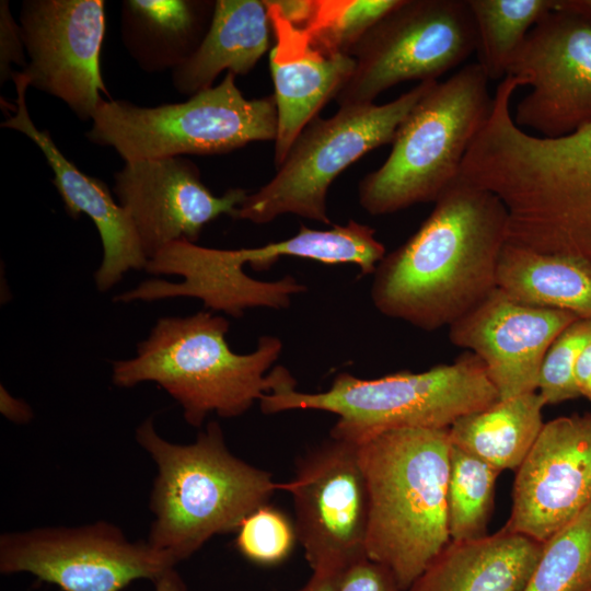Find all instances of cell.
<instances>
[{
    "instance_id": "cell-23",
    "label": "cell",
    "mask_w": 591,
    "mask_h": 591,
    "mask_svg": "<svg viewBox=\"0 0 591 591\" xmlns=\"http://www.w3.org/2000/svg\"><path fill=\"white\" fill-rule=\"evenodd\" d=\"M215 2L196 0H124L123 44L147 72L175 70L205 37Z\"/></svg>"
},
{
    "instance_id": "cell-37",
    "label": "cell",
    "mask_w": 591,
    "mask_h": 591,
    "mask_svg": "<svg viewBox=\"0 0 591 591\" xmlns=\"http://www.w3.org/2000/svg\"><path fill=\"white\" fill-rule=\"evenodd\" d=\"M341 572L334 570L313 571L305 586L297 591H339Z\"/></svg>"
},
{
    "instance_id": "cell-9",
    "label": "cell",
    "mask_w": 591,
    "mask_h": 591,
    "mask_svg": "<svg viewBox=\"0 0 591 591\" xmlns=\"http://www.w3.org/2000/svg\"><path fill=\"white\" fill-rule=\"evenodd\" d=\"M434 82H420L382 105L343 106L332 117H315L276 175L248 194L233 218L265 224L292 213L329 224L326 197L334 179L371 150L392 143L399 125Z\"/></svg>"
},
{
    "instance_id": "cell-32",
    "label": "cell",
    "mask_w": 591,
    "mask_h": 591,
    "mask_svg": "<svg viewBox=\"0 0 591 591\" xmlns=\"http://www.w3.org/2000/svg\"><path fill=\"white\" fill-rule=\"evenodd\" d=\"M12 66L23 70L27 66V56L22 37L20 23L10 11L9 1H0V83L13 79L18 71Z\"/></svg>"
},
{
    "instance_id": "cell-13",
    "label": "cell",
    "mask_w": 591,
    "mask_h": 591,
    "mask_svg": "<svg viewBox=\"0 0 591 591\" xmlns=\"http://www.w3.org/2000/svg\"><path fill=\"white\" fill-rule=\"evenodd\" d=\"M312 571H344L366 558L369 499L358 443L329 437L301 455L283 484Z\"/></svg>"
},
{
    "instance_id": "cell-15",
    "label": "cell",
    "mask_w": 591,
    "mask_h": 591,
    "mask_svg": "<svg viewBox=\"0 0 591 591\" xmlns=\"http://www.w3.org/2000/svg\"><path fill=\"white\" fill-rule=\"evenodd\" d=\"M19 23L33 86L61 100L81 120L112 99L101 71L105 34L103 0H24Z\"/></svg>"
},
{
    "instance_id": "cell-21",
    "label": "cell",
    "mask_w": 591,
    "mask_h": 591,
    "mask_svg": "<svg viewBox=\"0 0 591 591\" xmlns=\"http://www.w3.org/2000/svg\"><path fill=\"white\" fill-rule=\"evenodd\" d=\"M543 546L505 528L450 541L406 591H524Z\"/></svg>"
},
{
    "instance_id": "cell-16",
    "label": "cell",
    "mask_w": 591,
    "mask_h": 591,
    "mask_svg": "<svg viewBox=\"0 0 591 591\" xmlns=\"http://www.w3.org/2000/svg\"><path fill=\"white\" fill-rule=\"evenodd\" d=\"M591 506V413L544 424L517 470L505 529L546 543Z\"/></svg>"
},
{
    "instance_id": "cell-28",
    "label": "cell",
    "mask_w": 591,
    "mask_h": 591,
    "mask_svg": "<svg viewBox=\"0 0 591 591\" xmlns=\"http://www.w3.org/2000/svg\"><path fill=\"white\" fill-rule=\"evenodd\" d=\"M524 591H591V506L544 543Z\"/></svg>"
},
{
    "instance_id": "cell-1",
    "label": "cell",
    "mask_w": 591,
    "mask_h": 591,
    "mask_svg": "<svg viewBox=\"0 0 591 591\" xmlns=\"http://www.w3.org/2000/svg\"><path fill=\"white\" fill-rule=\"evenodd\" d=\"M521 86L513 76L500 81L460 177L502 202L507 243L591 264V124L555 139L524 131L510 109Z\"/></svg>"
},
{
    "instance_id": "cell-8",
    "label": "cell",
    "mask_w": 591,
    "mask_h": 591,
    "mask_svg": "<svg viewBox=\"0 0 591 591\" xmlns=\"http://www.w3.org/2000/svg\"><path fill=\"white\" fill-rule=\"evenodd\" d=\"M235 74L181 103L148 107L124 100H104L85 137L113 148L125 161L222 154L254 141L275 140L274 95L248 100Z\"/></svg>"
},
{
    "instance_id": "cell-34",
    "label": "cell",
    "mask_w": 591,
    "mask_h": 591,
    "mask_svg": "<svg viewBox=\"0 0 591 591\" xmlns=\"http://www.w3.org/2000/svg\"><path fill=\"white\" fill-rule=\"evenodd\" d=\"M270 2L288 22L300 28L305 27L314 9V1L311 0H277Z\"/></svg>"
},
{
    "instance_id": "cell-20",
    "label": "cell",
    "mask_w": 591,
    "mask_h": 591,
    "mask_svg": "<svg viewBox=\"0 0 591 591\" xmlns=\"http://www.w3.org/2000/svg\"><path fill=\"white\" fill-rule=\"evenodd\" d=\"M264 2L276 38L269 65L277 111L274 152L277 169L303 129L348 81L355 59L320 50L303 28L288 22L270 1Z\"/></svg>"
},
{
    "instance_id": "cell-19",
    "label": "cell",
    "mask_w": 591,
    "mask_h": 591,
    "mask_svg": "<svg viewBox=\"0 0 591 591\" xmlns=\"http://www.w3.org/2000/svg\"><path fill=\"white\" fill-rule=\"evenodd\" d=\"M12 80L16 90L15 113L1 123V127L24 134L42 150L67 213L72 218L85 215L94 223L103 248L94 281L99 291L106 292L128 271L144 270L147 266L148 258L135 225L107 185L79 170L58 149L50 132L34 125L25 102L27 78L16 72Z\"/></svg>"
},
{
    "instance_id": "cell-25",
    "label": "cell",
    "mask_w": 591,
    "mask_h": 591,
    "mask_svg": "<svg viewBox=\"0 0 591 591\" xmlns=\"http://www.w3.org/2000/svg\"><path fill=\"white\" fill-rule=\"evenodd\" d=\"M544 401L537 392L498 399L457 418L451 443L501 472L518 470L543 426Z\"/></svg>"
},
{
    "instance_id": "cell-11",
    "label": "cell",
    "mask_w": 591,
    "mask_h": 591,
    "mask_svg": "<svg viewBox=\"0 0 591 591\" xmlns=\"http://www.w3.org/2000/svg\"><path fill=\"white\" fill-rule=\"evenodd\" d=\"M283 256L311 259L313 244L303 232L259 247L221 250L192 243L173 242L147 263L144 270L153 276H179V282L162 278L147 279L114 298L115 302H152L173 298H196L211 312L241 317L246 309H286L293 294L305 286L292 276L263 281L244 271L248 264L255 270L269 269Z\"/></svg>"
},
{
    "instance_id": "cell-26",
    "label": "cell",
    "mask_w": 591,
    "mask_h": 591,
    "mask_svg": "<svg viewBox=\"0 0 591 591\" xmlns=\"http://www.w3.org/2000/svg\"><path fill=\"white\" fill-rule=\"evenodd\" d=\"M558 0H468L477 34V63L502 80L533 26Z\"/></svg>"
},
{
    "instance_id": "cell-36",
    "label": "cell",
    "mask_w": 591,
    "mask_h": 591,
    "mask_svg": "<svg viewBox=\"0 0 591 591\" xmlns=\"http://www.w3.org/2000/svg\"><path fill=\"white\" fill-rule=\"evenodd\" d=\"M575 380L580 396L591 401V341L582 349L577 359Z\"/></svg>"
},
{
    "instance_id": "cell-18",
    "label": "cell",
    "mask_w": 591,
    "mask_h": 591,
    "mask_svg": "<svg viewBox=\"0 0 591 591\" xmlns=\"http://www.w3.org/2000/svg\"><path fill=\"white\" fill-rule=\"evenodd\" d=\"M578 318L567 311L519 303L496 288L449 326V338L480 359L499 399H507L537 391L548 347Z\"/></svg>"
},
{
    "instance_id": "cell-39",
    "label": "cell",
    "mask_w": 591,
    "mask_h": 591,
    "mask_svg": "<svg viewBox=\"0 0 591 591\" xmlns=\"http://www.w3.org/2000/svg\"><path fill=\"white\" fill-rule=\"evenodd\" d=\"M560 3L591 22V0H560Z\"/></svg>"
},
{
    "instance_id": "cell-31",
    "label": "cell",
    "mask_w": 591,
    "mask_h": 591,
    "mask_svg": "<svg viewBox=\"0 0 591 591\" xmlns=\"http://www.w3.org/2000/svg\"><path fill=\"white\" fill-rule=\"evenodd\" d=\"M591 341V320L578 318L551 344L542 361L537 393L545 405L580 397L575 366L582 349Z\"/></svg>"
},
{
    "instance_id": "cell-38",
    "label": "cell",
    "mask_w": 591,
    "mask_h": 591,
    "mask_svg": "<svg viewBox=\"0 0 591 591\" xmlns=\"http://www.w3.org/2000/svg\"><path fill=\"white\" fill-rule=\"evenodd\" d=\"M154 591H186V586L178 572L171 568L154 581Z\"/></svg>"
},
{
    "instance_id": "cell-29",
    "label": "cell",
    "mask_w": 591,
    "mask_h": 591,
    "mask_svg": "<svg viewBox=\"0 0 591 591\" xmlns=\"http://www.w3.org/2000/svg\"><path fill=\"white\" fill-rule=\"evenodd\" d=\"M398 0H317L303 28L312 44L326 54L349 55L364 34Z\"/></svg>"
},
{
    "instance_id": "cell-27",
    "label": "cell",
    "mask_w": 591,
    "mask_h": 591,
    "mask_svg": "<svg viewBox=\"0 0 591 591\" xmlns=\"http://www.w3.org/2000/svg\"><path fill=\"white\" fill-rule=\"evenodd\" d=\"M499 474L491 465L451 443L447 495L451 541H472L488 535Z\"/></svg>"
},
{
    "instance_id": "cell-17",
    "label": "cell",
    "mask_w": 591,
    "mask_h": 591,
    "mask_svg": "<svg viewBox=\"0 0 591 591\" xmlns=\"http://www.w3.org/2000/svg\"><path fill=\"white\" fill-rule=\"evenodd\" d=\"M113 193L128 212L148 260L173 242L197 243L206 224L222 215L233 218L248 195L243 188L213 195L197 165L184 157L125 162L114 174Z\"/></svg>"
},
{
    "instance_id": "cell-14",
    "label": "cell",
    "mask_w": 591,
    "mask_h": 591,
    "mask_svg": "<svg viewBox=\"0 0 591 591\" xmlns=\"http://www.w3.org/2000/svg\"><path fill=\"white\" fill-rule=\"evenodd\" d=\"M507 76L531 88L512 113L519 128L555 139L591 124V22L558 0L529 32Z\"/></svg>"
},
{
    "instance_id": "cell-5",
    "label": "cell",
    "mask_w": 591,
    "mask_h": 591,
    "mask_svg": "<svg viewBox=\"0 0 591 591\" xmlns=\"http://www.w3.org/2000/svg\"><path fill=\"white\" fill-rule=\"evenodd\" d=\"M135 438L158 470L147 541L176 564L215 535L236 531L251 512L283 489L269 472L230 452L218 421H210L194 442L178 444L162 438L149 417L136 428Z\"/></svg>"
},
{
    "instance_id": "cell-30",
    "label": "cell",
    "mask_w": 591,
    "mask_h": 591,
    "mask_svg": "<svg viewBox=\"0 0 591 591\" xmlns=\"http://www.w3.org/2000/svg\"><path fill=\"white\" fill-rule=\"evenodd\" d=\"M235 532V546L240 554L260 566L282 563L298 542L294 523L268 503L251 512Z\"/></svg>"
},
{
    "instance_id": "cell-12",
    "label": "cell",
    "mask_w": 591,
    "mask_h": 591,
    "mask_svg": "<svg viewBox=\"0 0 591 591\" xmlns=\"http://www.w3.org/2000/svg\"><path fill=\"white\" fill-rule=\"evenodd\" d=\"M175 565L148 541H130L105 521L0 536L2 573H31L62 591H121L138 579L153 582Z\"/></svg>"
},
{
    "instance_id": "cell-22",
    "label": "cell",
    "mask_w": 591,
    "mask_h": 591,
    "mask_svg": "<svg viewBox=\"0 0 591 591\" xmlns=\"http://www.w3.org/2000/svg\"><path fill=\"white\" fill-rule=\"evenodd\" d=\"M273 30L258 0H217L208 31L195 53L172 71L175 90L192 96L213 86L224 70L247 74L265 55Z\"/></svg>"
},
{
    "instance_id": "cell-24",
    "label": "cell",
    "mask_w": 591,
    "mask_h": 591,
    "mask_svg": "<svg viewBox=\"0 0 591 591\" xmlns=\"http://www.w3.org/2000/svg\"><path fill=\"white\" fill-rule=\"evenodd\" d=\"M496 285L519 303L591 320V264L579 257L506 243L497 265Z\"/></svg>"
},
{
    "instance_id": "cell-35",
    "label": "cell",
    "mask_w": 591,
    "mask_h": 591,
    "mask_svg": "<svg viewBox=\"0 0 591 591\" xmlns=\"http://www.w3.org/2000/svg\"><path fill=\"white\" fill-rule=\"evenodd\" d=\"M0 412L16 424H27L33 418L32 408L24 401L12 396L3 385L0 386Z\"/></svg>"
},
{
    "instance_id": "cell-6",
    "label": "cell",
    "mask_w": 591,
    "mask_h": 591,
    "mask_svg": "<svg viewBox=\"0 0 591 591\" xmlns=\"http://www.w3.org/2000/svg\"><path fill=\"white\" fill-rule=\"evenodd\" d=\"M282 386L259 399L265 414L311 409L335 414L331 436L362 442L405 428L445 429L461 416L490 406L499 395L484 363L466 351L452 363L376 379L338 373L323 392Z\"/></svg>"
},
{
    "instance_id": "cell-10",
    "label": "cell",
    "mask_w": 591,
    "mask_h": 591,
    "mask_svg": "<svg viewBox=\"0 0 591 591\" xmlns=\"http://www.w3.org/2000/svg\"><path fill=\"white\" fill-rule=\"evenodd\" d=\"M476 47L468 0H398L351 49L354 72L334 100L371 104L398 83L437 81Z\"/></svg>"
},
{
    "instance_id": "cell-33",
    "label": "cell",
    "mask_w": 591,
    "mask_h": 591,
    "mask_svg": "<svg viewBox=\"0 0 591 591\" xmlns=\"http://www.w3.org/2000/svg\"><path fill=\"white\" fill-rule=\"evenodd\" d=\"M339 591H404L393 573L368 557L347 567L340 576Z\"/></svg>"
},
{
    "instance_id": "cell-7",
    "label": "cell",
    "mask_w": 591,
    "mask_h": 591,
    "mask_svg": "<svg viewBox=\"0 0 591 591\" xmlns=\"http://www.w3.org/2000/svg\"><path fill=\"white\" fill-rule=\"evenodd\" d=\"M489 79L477 63L436 81L399 125L383 164L359 184L372 216L436 201L461 174L466 153L493 106Z\"/></svg>"
},
{
    "instance_id": "cell-2",
    "label": "cell",
    "mask_w": 591,
    "mask_h": 591,
    "mask_svg": "<svg viewBox=\"0 0 591 591\" xmlns=\"http://www.w3.org/2000/svg\"><path fill=\"white\" fill-rule=\"evenodd\" d=\"M507 224L498 197L459 177L419 229L378 264L373 305L422 331L449 327L497 288Z\"/></svg>"
},
{
    "instance_id": "cell-3",
    "label": "cell",
    "mask_w": 591,
    "mask_h": 591,
    "mask_svg": "<svg viewBox=\"0 0 591 591\" xmlns=\"http://www.w3.org/2000/svg\"><path fill=\"white\" fill-rule=\"evenodd\" d=\"M229 326L211 311L161 317L132 358L113 362L112 381L119 387L158 384L193 427L199 428L212 413L241 416L263 395L296 380L281 366L268 373L282 350L278 337L262 336L255 350L236 354L227 341Z\"/></svg>"
},
{
    "instance_id": "cell-4",
    "label": "cell",
    "mask_w": 591,
    "mask_h": 591,
    "mask_svg": "<svg viewBox=\"0 0 591 591\" xmlns=\"http://www.w3.org/2000/svg\"><path fill=\"white\" fill-rule=\"evenodd\" d=\"M449 428L385 431L358 443L369 512L366 555L406 591L451 541Z\"/></svg>"
}]
</instances>
